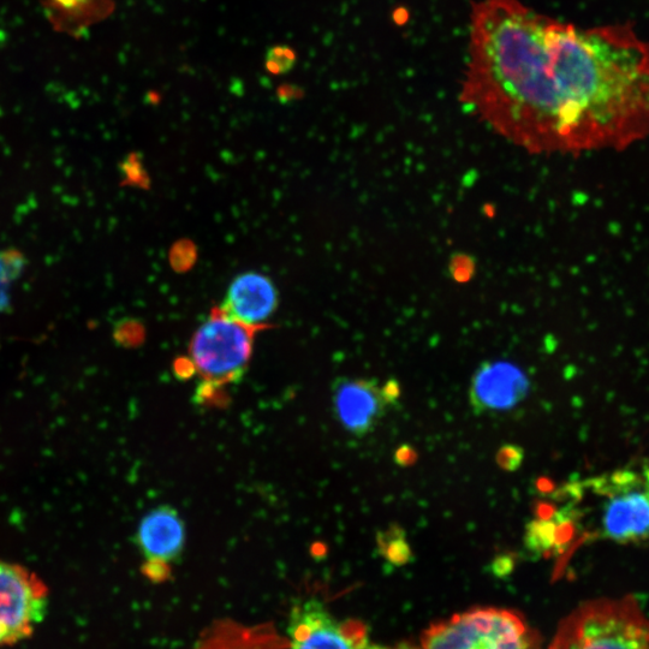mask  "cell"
Wrapping results in <instances>:
<instances>
[{"instance_id":"1","label":"cell","mask_w":649,"mask_h":649,"mask_svg":"<svg viewBox=\"0 0 649 649\" xmlns=\"http://www.w3.org/2000/svg\"><path fill=\"white\" fill-rule=\"evenodd\" d=\"M461 103L532 154L625 150L649 136V43L629 26L582 28L520 0L470 15Z\"/></svg>"},{"instance_id":"2","label":"cell","mask_w":649,"mask_h":649,"mask_svg":"<svg viewBox=\"0 0 649 649\" xmlns=\"http://www.w3.org/2000/svg\"><path fill=\"white\" fill-rule=\"evenodd\" d=\"M270 325H249L229 317L222 308L213 307L190 343L189 359L202 386L219 392L225 385L237 383L252 359L255 337Z\"/></svg>"},{"instance_id":"3","label":"cell","mask_w":649,"mask_h":649,"mask_svg":"<svg viewBox=\"0 0 649 649\" xmlns=\"http://www.w3.org/2000/svg\"><path fill=\"white\" fill-rule=\"evenodd\" d=\"M550 649H649V618L627 601L583 605L559 624Z\"/></svg>"},{"instance_id":"4","label":"cell","mask_w":649,"mask_h":649,"mask_svg":"<svg viewBox=\"0 0 649 649\" xmlns=\"http://www.w3.org/2000/svg\"><path fill=\"white\" fill-rule=\"evenodd\" d=\"M591 484L601 498L599 537L619 545L649 546V463L629 464Z\"/></svg>"},{"instance_id":"5","label":"cell","mask_w":649,"mask_h":649,"mask_svg":"<svg viewBox=\"0 0 649 649\" xmlns=\"http://www.w3.org/2000/svg\"><path fill=\"white\" fill-rule=\"evenodd\" d=\"M422 649H540V636L518 613L475 609L433 624Z\"/></svg>"},{"instance_id":"6","label":"cell","mask_w":649,"mask_h":649,"mask_svg":"<svg viewBox=\"0 0 649 649\" xmlns=\"http://www.w3.org/2000/svg\"><path fill=\"white\" fill-rule=\"evenodd\" d=\"M49 607V588L19 564L0 561V647L32 636Z\"/></svg>"},{"instance_id":"7","label":"cell","mask_w":649,"mask_h":649,"mask_svg":"<svg viewBox=\"0 0 649 649\" xmlns=\"http://www.w3.org/2000/svg\"><path fill=\"white\" fill-rule=\"evenodd\" d=\"M290 649H369L366 625L339 621L319 600L296 605L290 613Z\"/></svg>"},{"instance_id":"8","label":"cell","mask_w":649,"mask_h":649,"mask_svg":"<svg viewBox=\"0 0 649 649\" xmlns=\"http://www.w3.org/2000/svg\"><path fill=\"white\" fill-rule=\"evenodd\" d=\"M135 544L146 558L145 575L163 582L171 574L170 564L181 557L186 544V527L177 510L163 505L142 518Z\"/></svg>"},{"instance_id":"9","label":"cell","mask_w":649,"mask_h":649,"mask_svg":"<svg viewBox=\"0 0 649 649\" xmlns=\"http://www.w3.org/2000/svg\"><path fill=\"white\" fill-rule=\"evenodd\" d=\"M531 387L528 375L515 363L487 361L470 383V407L476 415L508 413L527 400Z\"/></svg>"},{"instance_id":"10","label":"cell","mask_w":649,"mask_h":649,"mask_svg":"<svg viewBox=\"0 0 649 649\" xmlns=\"http://www.w3.org/2000/svg\"><path fill=\"white\" fill-rule=\"evenodd\" d=\"M331 395L339 425L357 438L372 433L390 408L383 389L374 379L338 378L332 385Z\"/></svg>"},{"instance_id":"11","label":"cell","mask_w":649,"mask_h":649,"mask_svg":"<svg viewBox=\"0 0 649 649\" xmlns=\"http://www.w3.org/2000/svg\"><path fill=\"white\" fill-rule=\"evenodd\" d=\"M229 317L249 325H267L278 307V293L270 278L247 272L232 281L219 306Z\"/></svg>"},{"instance_id":"12","label":"cell","mask_w":649,"mask_h":649,"mask_svg":"<svg viewBox=\"0 0 649 649\" xmlns=\"http://www.w3.org/2000/svg\"><path fill=\"white\" fill-rule=\"evenodd\" d=\"M577 511L573 506L558 510L551 517L535 518L527 523L523 544L534 557L546 555L551 551L564 550L573 535V522Z\"/></svg>"},{"instance_id":"13","label":"cell","mask_w":649,"mask_h":649,"mask_svg":"<svg viewBox=\"0 0 649 649\" xmlns=\"http://www.w3.org/2000/svg\"><path fill=\"white\" fill-rule=\"evenodd\" d=\"M377 541L380 555L395 567H403L413 561L412 546L402 528L392 526L385 532L378 533Z\"/></svg>"},{"instance_id":"14","label":"cell","mask_w":649,"mask_h":649,"mask_svg":"<svg viewBox=\"0 0 649 649\" xmlns=\"http://www.w3.org/2000/svg\"><path fill=\"white\" fill-rule=\"evenodd\" d=\"M27 260L19 250H0V313L9 311L10 289L25 270Z\"/></svg>"},{"instance_id":"15","label":"cell","mask_w":649,"mask_h":649,"mask_svg":"<svg viewBox=\"0 0 649 649\" xmlns=\"http://www.w3.org/2000/svg\"><path fill=\"white\" fill-rule=\"evenodd\" d=\"M297 58L293 49L289 46H273L266 53V69L272 75H283L293 70Z\"/></svg>"},{"instance_id":"16","label":"cell","mask_w":649,"mask_h":649,"mask_svg":"<svg viewBox=\"0 0 649 649\" xmlns=\"http://www.w3.org/2000/svg\"><path fill=\"white\" fill-rule=\"evenodd\" d=\"M496 461L505 472H517L525 461V450L520 445L504 444L497 452Z\"/></svg>"},{"instance_id":"17","label":"cell","mask_w":649,"mask_h":649,"mask_svg":"<svg viewBox=\"0 0 649 649\" xmlns=\"http://www.w3.org/2000/svg\"><path fill=\"white\" fill-rule=\"evenodd\" d=\"M381 389H383V395L385 397L387 406H395V404L398 400H400L401 397L400 383H398V381L395 379H390L386 381L385 385L381 387Z\"/></svg>"},{"instance_id":"18","label":"cell","mask_w":649,"mask_h":649,"mask_svg":"<svg viewBox=\"0 0 649 649\" xmlns=\"http://www.w3.org/2000/svg\"><path fill=\"white\" fill-rule=\"evenodd\" d=\"M396 462L398 464H401V466H408V464H412L415 461V454L414 450L412 448H409V446L404 445L400 450L396 452Z\"/></svg>"},{"instance_id":"19","label":"cell","mask_w":649,"mask_h":649,"mask_svg":"<svg viewBox=\"0 0 649 649\" xmlns=\"http://www.w3.org/2000/svg\"><path fill=\"white\" fill-rule=\"evenodd\" d=\"M512 568L511 558L509 557H500L496 559L493 563L494 574L498 576H503L509 574Z\"/></svg>"},{"instance_id":"20","label":"cell","mask_w":649,"mask_h":649,"mask_svg":"<svg viewBox=\"0 0 649 649\" xmlns=\"http://www.w3.org/2000/svg\"><path fill=\"white\" fill-rule=\"evenodd\" d=\"M369 649H415V648H410V647H407V646H400V647H397V648H384V647H380V646H369Z\"/></svg>"}]
</instances>
